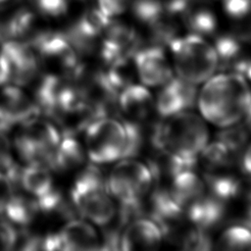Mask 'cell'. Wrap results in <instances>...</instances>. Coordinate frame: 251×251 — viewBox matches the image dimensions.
Returning a JSON list of instances; mask_svg holds the SVG:
<instances>
[{
  "label": "cell",
  "instance_id": "6da1fadb",
  "mask_svg": "<svg viewBox=\"0 0 251 251\" xmlns=\"http://www.w3.org/2000/svg\"><path fill=\"white\" fill-rule=\"evenodd\" d=\"M208 137V128L203 120L185 111L154 124L149 131L153 149L173 155L186 169L196 166Z\"/></svg>",
  "mask_w": 251,
  "mask_h": 251
},
{
  "label": "cell",
  "instance_id": "7a4b0ae2",
  "mask_svg": "<svg viewBox=\"0 0 251 251\" xmlns=\"http://www.w3.org/2000/svg\"><path fill=\"white\" fill-rule=\"evenodd\" d=\"M251 102L247 80L237 74H222L207 80L198 96L203 117L218 126L238 123Z\"/></svg>",
  "mask_w": 251,
  "mask_h": 251
},
{
  "label": "cell",
  "instance_id": "3957f363",
  "mask_svg": "<svg viewBox=\"0 0 251 251\" xmlns=\"http://www.w3.org/2000/svg\"><path fill=\"white\" fill-rule=\"evenodd\" d=\"M153 182L148 166L136 160L126 159L112 169L107 187L120 202V210L128 218L134 219L141 214L143 198L148 194Z\"/></svg>",
  "mask_w": 251,
  "mask_h": 251
},
{
  "label": "cell",
  "instance_id": "277c9868",
  "mask_svg": "<svg viewBox=\"0 0 251 251\" xmlns=\"http://www.w3.org/2000/svg\"><path fill=\"white\" fill-rule=\"evenodd\" d=\"M168 46L178 77L190 83L198 84L208 80L218 68L216 50L203 36L193 33L177 36Z\"/></svg>",
  "mask_w": 251,
  "mask_h": 251
},
{
  "label": "cell",
  "instance_id": "5b68a950",
  "mask_svg": "<svg viewBox=\"0 0 251 251\" xmlns=\"http://www.w3.org/2000/svg\"><path fill=\"white\" fill-rule=\"evenodd\" d=\"M71 200L79 214L99 226L108 225L116 215L107 180L95 167L86 168L77 176L71 190Z\"/></svg>",
  "mask_w": 251,
  "mask_h": 251
},
{
  "label": "cell",
  "instance_id": "8992f818",
  "mask_svg": "<svg viewBox=\"0 0 251 251\" xmlns=\"http://www.w3.org/2000/svg\"><path fill=\"white\" fill-rule=\"evenodd\" d=\"M86 156L95 164L125 158L127 135L125 124L111 117L94 120L85 127Z\"/></svg>",
  "mask_w": 251,
  "mask_h": 251
},
{
  "label": "cell",
  "instance_id": "52a82bcc",
  "mask_svg": "<svg viewBox=\"0 0 251 251\" xmlns=\"http://www.w3.org/2000/svg\"><path fill=\"white\" fill-rule=\"evenodd\" d=\"M33 47L45 75L75 79L84 71L77 50L64 34L50 30Z\"/></svg>",
  "mask_w": 251,
  "mask_h": 251
},
{
  "label": "cell",
  "instance_id": "ba28073f",
  "mask_svg": "<svg viewBox=\"0 0 251 251\" xmlns=\"http://www.w3.org/2000/svg\"><path fill=\"white\" fill-rule=\"evenodd\" d=\"M60 140L58 128L49 121L37 116L22 125L15 145L20 156L27 164L37 163L49 167Z\"/></svg>",
  "mask_w": 251,
  "mask_h": 251
},
{
  "label": "cell",
  "instance_id": "9c48e42d",
  "mask_svg": "<svg viewBox=\"0 0 251 251\" xmlns=\"http://www.w3.org/2000/svg\"><path fill=\"white\" fill-rule=\"evenodd\" d=\"M139 46L140 38L135 28L117 18L110 21L101 36L100 54L109 65L132 59Z\"/></svg>",
  "mask_w": 251,
  "mask_h": 251
},
{
  "label": "cell",
  "instance_id": "30bf717a",
  "mask_svg": "<svg viewBox=\"0 0 251 251\" xmlns=\"http://www.w3.org/2000/svg\"><path fill=\"white\" fill-rule=\"evenodd\" d=\"M40 110L19 85H3L0 89V129L6 131L38 116Z\"/></svg>",
  "mask_w": 251,
  "mask_h": 251
},
{
  "label": "cell",
  "instance_id": "8fae6325",
  "mask_svg": "<svg viewBox=\"0 0 251 251\" xmlns=\"http://www.w3.org/2000/svg\"><path fill=\"white\" fill-rule=\"evenodd\" d=\"M3 53L10 68V80L16 85H26L36 78L40 69L35 48L28 43L6 39Z\"/></svg>",
  "mask_w": 251,
  "mask_h": 251
},
{
  "label": "cell",
  "instance_id": "7c38bea8",
  "mask_svg": "<svg viewBox=\"0 0 251 251\" xmlns=\"http://www.w3.org/2000/svg\"><path fill=\"white\" fill-rule=\"evenodd\" d=\"M132 59L134 69L145 85H163L173 77L172 68L162 45L152 42L148 46H139Z\"/></svg>",
  "mask_w": 251,
  "mask_h": 251
},
{
  "label": "cell",
  "instance_id": "4fadbf2b",
  "mask_svg": "<svg viewBox=\"0 0 251 251\" xmlns=\"http://www.w3.org/2000/svg\"><path fill=\"white\" fill-rule=\"evenodd\" d=\"M162 86L155 102V108L161 118H170L195 105L197 97L195 84L180 77H172Z\"/></svg>",
  "mask_w": 251,
  "mask_h": 251
},
{
  "label": "cell",
  "instance_id": "5bb4252c",
  "mask_svg": "<svg viewBox=\"0 0 251 251\" xmlns=\"http://www.w3.org/2000/svg\"><path fill=\"white\" fill-rule=\"evenodd\" d=\"M46 19L38 15L27 4L20 6L9 17L5 25L8 38L34 44L50 31Z\"/></svg>",
  "mask_w": 251,
  "mask_h": 251
},
{
  "label": "cell",
  "instance_id": "9a60e30c",
  "mask_svg": "<svg viewBox=\"0 0 251 251\" xmlns=\"http://www.w3.org/2000/svg\"><path fill=\"white\" fill-rule=\"evenodd\" d=\"M50 250H96L100 237L87 222L71 219L57 233L50 235Z\"/></svg>",
  "mask_w": 251,
  "mask_h": 251
},
{
  "label": "cell",
  "instance_id": "2e32d148",
  "mask_svg": "<svg viewBox=\"0 0 251 251\" xmlns=\"http://www.w3.org/2000/svg\"><path fill=\"white\" fill-rule=\"evenodd\" d=\"M163 239L159 226L151 219L136 218L127 223L120 235L119 248L123 250H154Z\"/></svg>",
  "mask_w": 251,
  "mask_h": 251
},
{
  "label": "cell",
  "instance_id": "e0dca14e",
  "mask_svg": "<svg viewBox=\"0 0 251 251\" xmlns=\"http://www.w3.org/2000/svg\"><path fill=\"white\" fill-rule=\"evenodd\" d=\"M118 108L126 121L141 124L150 117L155 102L145 86L131 83L118 95Z\"/></svg>",
  "mask_w": 251,
  "mask_h": 251
},
{
  "label": "cell",
  "instance_id": "ac0fdd59",
  "mask_svg": "<svg viewBox=\"0 0 251 251\" xmlns=\"http://www.w3.org/2000/svg\"><path fill=\"white\" fill-rule=\"evenodd\" d=\"M226 202L216 198L210 193L208 195L205 194L185 210V216L192 226L210 232L225 222L226 215Z\"/></svg>",
  "mask_w": 251,
  "mask_h": 251
},
{
  "label": "cell",
  "instance_id": "d6986e66",
  "mask_svg": "<svg viewBox=\"0 0 251 251\" xmlns=\"http://www.w3.org/2000/svg\"><path fill=\"white\" fill-rule=\"evenodd\" d=\"M110 21L95 4L86 7L75 21L74 26L73 34L76 38V43L74 44L75 49L89 48L88 46L95 39L101 38Z\"/></svg>",
  "mask_w": 251,
  "mask_h": 251
},
{
  "label": "cell",
  "instance_id": "ffe728a7",
  "mask_svg": "<svg viewBox=\"0 0 251 251\" xmlns=\"http://www.w3.org/2000/svg\"><path fill=\"white\" fill-rule=\"evenodd\" d=\"M170 191L185 211L206 194V184L192 169H186L180 171L172 178Z\"/></svg>",
  "mask_w": 251,
  "mask_h": 251
},
{
  "label": "cell",
  "instance_id": "44dd1931",
  "mask_svg": "<svg viewBox=\"0 0 251 251\" xmlns=\"http://www.w3.org/2000/svg\"><path fill=\"white\" fill-rule=\"evenodd\" d=\"M18 180L25 192L36 199H40L56 189L48 166L43 164H27L20 170Z\"/></svg>",
  "mask_w": 251,
  "mask_h": 251
},
{
  "label": "cell",
  "instance_id": "7402d4cb",
  "mask_svg": "<svg viewBox=\"0 0 251 251\" xmlns=\"http://www.w3.org/2000/svg\"><path fill=\"white\" fill-rule=\"evenodd\" d=\"M86 152L73 133H66L53 154L50 168L56 171L69 172L83 164Z\"/></svg>",
  "mask_w": 251,
  "mask_h": 251
},
{
  "label": "cell",
  "instance_id": "603a6c76",
  "mask_svg": "<svg viewBox=\"0 0 251 251\" xmlns=\"http://www.w3.org/2000/svg\"><path fill=\"white\" fill-rule=\"evenodd\" d=\"M39 213L36 198L29 194L23 195L15 191L5 204L3 216L17 225L28 226L34 222Z\"/></svg>",
  "mask_w": 251,
  "mask_h": 251
},
{
  "label": "cell",
  "instance_id": "cb8c5ba5",
  "mask_svg": "<svg viewBox=\"0 0 251 251\" xmlns=\"http://www.w3.org/2000/svg\"><path fill=\"white\" fill-rule=\"evenodd\" d=\"M204 179L206 186L209 188V193L216 198L224 202L241 199L243 178L224 173L206 172Z\"/></svg>",
  "mask_w": 251,
  "mask_h": 251
},
{
  "label": "cell",
  "instance_id": "d4e9b609",
  "mask_svg": "<svg viewBox=\"0 0 251 251\" xmlns=\"http://www.w3.org/2000/svg\"><path fill=\"white\" fill-rule=\"evenodd\" d=\"M244 41L235 33H223L216 37L214 48L222 69H229L231 65L243 56Z\"/></svg>",
  "mask_w": 251,
  "mask_h": 251
},
{
  "label": "cell",
  "instance_id": "484cf974",
  "mask_svg": "<svg viewBox=\"0 0 251 251\" xmlns=\"http://www.w3.org/2000/svg\"><path fill=\"white\" fill-rule=\"evenodd\" d=\"M234 157L235 155L219 140L207 144L199 156L207 172H216L230 167Z\"/></svg>",
  "mask_w": 251,
  "mask_h": 251
},
{
  "label": "cell",
  "instance_id": "4316f807",
  "mask_svg": "<svg viewBox=\"0 0 251 251\" xmlns=\"http://www.w3.org/2000/svg\"><path fill=\"white\" fill-rule=\"evenodd\" d=\"M216 248L220 250H251V229L245 225L227 227L219 237Z\"/></svg>",
  "mask_w": 251,
  "mask_h": 251
},
{
  "label": "cell",
  "instance_id": "83f0119b",
  "mask_svg": "<svg viewBox=\"0 0 251 251\" xmlns=\"http://www.w3.org/2000/svg\"><path fill=\"white\" fill-rule=\"evenodd\" d=\"M71 3L72 0H25V4L49 22L66 17Z\"/></svg>",
  "mask_w": 251,
  "mask_h": 251
},
{
  "label": "cell",
  "instance_id": "f1b7e54d",
  "mask_svg": "<svg viewBox=\"0 0 251 251\" xmlns=\"http://www.w3.org/2000/svg\"><path fill=\"white\" fill-rule=\"evenodd\" d=\"M226 127L227 128L220 131L217 134V140L225 144L226 147L236 156L242 152L248 141V128L243 125H231Z\"/></svg>",
  "mask_w": 251,
  "mask_h": 251
},
{
  "label": "cell",
  "instance_id": "f546056e",
  "mask_svg": "<svg viewBox=\"0 0 251 251\" xmlns=\"http://www.w3.org/2000/svg\"><path fill=\"white\" fill-rule=\"evenodd\" d=\"M224 13L234 21H243L251 16V0H221Z\"/></svg>",
  "mask_w": 251,
  "mask_h": 251
},
{
  "label": "cell",
  "instance_id": "4dcf8cb0",
  "mask_svg": "<svg viewBox=\"0 0 251 251\" xmlns=\"http://www.w3.org/2000/svg\"><path fill=\"white\" fill-rule=\"evenodd\" d=\"M132 0H94L99 10L110 20L120 18L129 10Z\"/></svg>",
  "mask_w": 251,
  "mask_h": 251
},
{
  "label": "cell",
  "instance_id": "1f68e13d",
  "mask_svg": "<svg viewBox=\"0 0 251 251\" xmlns=\"http://www.w3.org/2000/svg\"><path fill=\"white\" fill-rule=\"evenodd\" d=\"M17 240L18 234L15 228L10 224L0 221V251L12 249Z\"/></svg>",
  "mask_w": 251,
  "mask_h": 251
},
{
  "label": "cell",
  "instance_id": "d6a6232c",
  "mask_svg": "<svg viewBox=\"0 0 251 251\" xmlns=\"http://www.w3.org/2000/svg\"><path fill=\"white\" fill-rule=\"evenodd\" d=\"M234 74H237L244 77L246 80L251 81V58H247L244 55L236 60L229 68Z\"/></svg>",
  "mask_w": 251,
  "mask_h": 251
},
{
  "label": "cell",
  "instance_id": "836d02e7",
  "mask_svg": "<svg viewBox=\"0 0 251 251\" xmlns=\"http://www.w3.org/2000/svg\"><path fill=\"white\" fill-rule=\"evenodd\" d=\"M240 157V169L244 176L251 177V144L246 148L244 152H241Z\"/></svg>",
  "mask_w": 251,
  "mask_h": 251
},
{
  "label": "cell",
  "instance_id": "e575fe53",
  "mask_svg": "<svg viewBox=\"0 0 251 251\" xmlns=\"http://www.w3.org/2000/svg\"><path fill=\"white\" fill-rule=\"evenodd\" d=\"M235 32L244 42L251 41V21L244 26H240Z\"/></svg>",
  "mask_w": 251,
  "mask_h": 251
},
{
  "label": "cell",
  "instance_id": "d590c367",
  "mask_svg": "<svg viewBox=\"0 0 251 251\" xmlns=\"http://www.w3.org/2000/svg\"><path fill=\"white\" fill-rule=\"evenodd\" d=\"M243 225L248 226L251 229V204H249V207L245 214V219L243 220Z\"/></svg>",
  "mask_w": 251,
  "mask_h": 251
},
{
  "label": "cell",
  "instance_id": "8d00e7d4",
  "mask_svg": "<svg viewBox=\"0 0 251 251\" xmlns=\"http://www.w3.org/2000/svg\"><path fill=\"white\" fill-rule=\"evenodd\" d=\"M246 116V126L249 131H251V102L249 103V106L245 112Z\"/></svg>",
  "mask_w": 251,
  "mask_h": 251
},
{
  "label": "cell",
  "instance_id": "74e56055",
  "mask_svg": "<svg viewBox=\"0 0 251 251\" xmlns=\"http://www.w3.org/2000/svg\"><path fill=\"white\" fill-rule=\"evenodd\" d=\"M5 41H6V38H5V36L3 35V33L1 32V30H0V53L2 52L3 46H4V44H5Z\"/></svg>",
  "mask_w": 251,
  "mask_h": 251
},
{
  "label": "cell",
  "instance_id": "f35d334b",
  "mask_svg": "<svg viewBox=\"0 0 251 251\" xmlns=\"http://www.w3.org/2000/svg\"><path fill=\"white\" fill-rule=\"evenodd\" d=\"M14 0H0V7L2 6H5L7 4H10L11 2H13Z\"/></svg>",
  "mask_w": 251,
  "mask_h": 251
},
{
  "label": "cell",
  "instance_id": "ab89813d",
  "mask_svg": "<svg viewBox=\"0 0 251 251\" xmlns=\"http://www.w3.org/2000/svg\"><path fill=\"white\" fill-rule=\"evenodd\" d=\"M78 2H81V3H89L90 1H94V0H76Z\"/></svg>",
  "mask_w": 251,
  "mask_h": 251
}]
</instances>
